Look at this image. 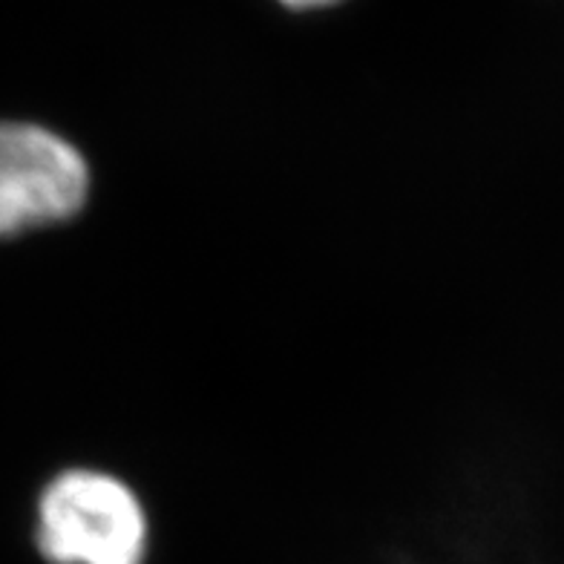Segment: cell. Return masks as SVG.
Here are the masks:
<instances>
[{
    "label": "cell",
    "instance_id": "obj_1",
    "mask_svg": "<svg viewBox=\"0 0 564 564\" xmlns=\"http://www.w3.org/2000/svg\"><path fill=\"white\" fill-rule=\"evenodd\" d=\"M35 542L50 564H144L148 512L121 478L67 469L37 501Z\"/></svg>",
    "mask_w": 564,
    "mask_h": 564
},
{
    "label": "cell",
    "instance_id": "obj_2",
    "mask_svg": "<svg viewBox=\"0 0 564 564\" xmlns=\"http://www.w3.org/2000/svg\"><path fill=\"white\" fill-rule=\"evenodd\" d=\"M89 196V164L64 135L0 121V237L67 223Z\"/></svg>",
    "mask_w": 564,
    "mask_h": 564
},
{
    "label": "cell",
    "instance_id": "obj_3",
    "mask_svg": "<svg viewBox=\"0 0 564 564\" xmlns=\"http://www.w3.org/2000/svg\"><path fill=\"white\" fill-rule=\"evenodd\" d=\"M276 3L285 9H294V12H312V9L337 7V3H343V0H276Z\"/></svg>",
    "mask_w": 564,
    "mask_h": 564
}]
</instances>
